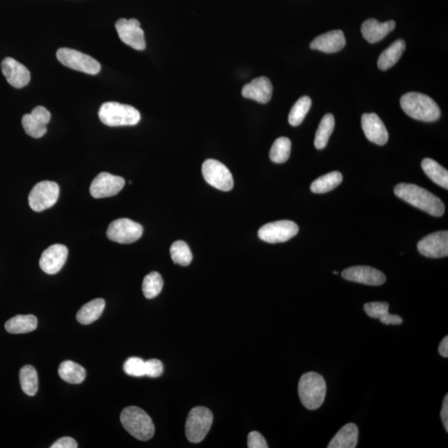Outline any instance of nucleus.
Instances as JSON below:
<instances>
[{
  "label": "nucleus",
  "mask_w": 448,
  "mask_h": 448,
  "mask_svg": "<svg viewBox=\"0 0 448 448\" xmlns=\"http://www.w3.org/2000/svg\"><path fill=\"white\" fill-rule=\"evenodd\" d=\"M164 281L161 275L157 271H152L146 276L143 281V294L147 299H153L161 293Z\"/></svg>",
  "instance_id": "nucleus-33"
},
{
  "label": "nucleus",
  "mask_w": 448,
  "mask_h": 448,
  "mask_svg": "<svg viewBox=\"0 0 448 448\" xmlns=\"http://www.w3.org/2000/svg\"><path fill=\"white\" fill-rule=\"evenodd\" d=\"M68 247L63 244H54L42 252L40 266L45 273L54 275L59 273L68 259Z\"/></svg>",
  "instance_id": "nucleus-17"
},
{
  "label": "nucleus",
  "mask_w": 448,
  "mask_h": 448,
  "mask_svg": "<svg viewBox=\"0 0 448 448\" xmlns=\"http://www.w3.org/2000/svg\"><path fill=\"white\" fill-rule=\"evenodd\" d=\"M395 26H396V23L394 20L380 23L375 18H370L362 25L361 32L367 41L370 44H375V42L384 40L389 33L394 30Z\"/></svg>",
  "instance_id": "nucleus-22"
},
{
  "label": "nucleus",
  "mask_w": 448,
  "mask_h": 448,
  "mask_svg": "<svg viewBox=\"0 0 448 448\" xmlns=\"http://www.w3.org/2000/svg\"><path fill=\"white\" fill-rule=\"evenodd\" d=\"M106 302L102 298L93 300L79 310L77 314V320L83 325H90L98 320L102 316Z\"/></svg>",
  "instance_id": "nucleus-25"
},
{
  "label": "nucleus",
  "mask_w": 448,
  "mask_h": 448,
  "mask_svg": "<svg viewBox=\"0 0 448 448\" xmlns=\"http://www.w3.org/2000/svg\"><path fill=\"white\" fill-rule=\"evenodd\" d=\"M298 394L305 408L317 410L322 407L326 396L325 379L317 372H308L300 379Z\"/></svg>",
  "instance_id": "nucleus-3"
},
{
  "label": "nucleus",
  "mask_w": 448,
  "mask_h": 448,
  "mask_svg": "<svg viewBox=\"0 0 448 448\" xmlns=\"http://www.w3.org/2000/svg\"><path fill=\"white\" fill-rule=\"evenodd\" d=\"M441 418L444 426L445 430L448 432V394H446L444 399H443L442 408L441 410Z\"/></svg>",
  "instance_id": "nucleus-42"
},
{
  "label": "nucleus",
  "mask_w": 448,
  "mask_h": 448,
  "mask_svg": "<svg viewBox=\"0 0 448 448\" xmlns=\"http://www.w3.org/2000/svg\"><path fill=\"white\" fill-rule=\"evenodd\" d=\"M438 352L441 356L447 358L448 357V336L443 338L440 343V348H438Z\"/></svg>",
  "instance_id": "nucleus-43"
},
{
  "label": "nucleus",
  "mask_w": 448,
  "mask_h": 448,
  "mask_svg": "<svg viewBox=\"0 0 448 448\" xmlns=\"http://www.w3.org/2000/svg\"><path fill=\"white\" fill-rule=\"evenodd\" d=\"M202 173L205 180L213 187L222 190V191H230L232 189V175L225 165L216 160L209 159L204 162Z\"/></svg>",
  "instance_id": "nucleus-10"
},
{
  "label": "nucleus",
  "mask_w": 448,
  "mask_h": 448,
  "mask_svg": "<svg viewBox=\"0 0 448 448\" xmlns=\"http://www.w3.org/2000/svg\"><path fill=\"white\" fill-rule=\"evenodd\" d=\"M273 88L271 81L266 77H260L252 80L244 86L242 90V96L254 100L257 102L268 103L273 97Z\"/></svg>",
  "instance_id": "nucleus-20"
},
{
  "label": "nucleus",
  "mask_w": 448,
  "mask_h": 448,
  "mask_svg": "<svg viewBox=\"0 0 448 448\" xmlns=\"http://www.w3.org/2000/svg\"><path fill=\"white\" fill-rule=\"evenodd\" d=\"M247 447L249 448H268L269 445L263 435L259 432H251L247 437Z\"/></svg>",
  "instance_id": "nucleus-39"
},
{
  "label": "nucleus",
  "mask_w": 448,
  "mask_h": 448,
  "mask_svg": "<svg viewBox=\"0 0 448 448\" xmlns=\"http://www.w3.org/2000/svg\"><path fill=\"white\" fill-rule=\"evenodd\" d=\"M335 127V118L332 114H326L324 116L319 125L316 138H314V146L318 150H323L327 146L329 139Z\"/></svg>",
  "instance_id": "nucleus-30"
},
{
  "label": "nucleus",
  "mask_w": 448,
  "mask_h": 448,
  "mask_svg": "<svg viewBox=\"0 0 448 448\" xmlns=\"http://www.w3.org/2000/svg\"><path fill=\"white\" fill-rule=\"evenodd\" d=\"M171 259L175 264L189 266L193 260L191 250L186 242L183 241L175 242L170 247Z\"/></svg>",
  "instance_id": "nucleus-35"
},
{
  "label": "nucleus",
  "mask_w": 448,
  "mask_h": 448,
  "mask_svg": "<svg viewBox=\"0 0 448 448\" xmlns=\"http://www.w3.org/2000/svg\"><path fill=\"white\" fill-rule=\"evenodd\" d=\"M98 116L105 125L112 127L136 126L141 121V113L137 109L115 102L103 103Z\"/></svg>",
  "instance_id": "nucleus-5"
},
{
  "label": "nucleus",
  "mask_w": 448,
  "mask_h": 448,
  "mask_svg": "<svg viewBox=\"0 0 448 448\" xmlns=\"http://www.w3.org/2000/svg\"><path fill=\"white\" fill-rule=\"evenodd\" d=\"M121 422L124 428L138 440L148 441L154 436L153 422L144 410L130 406L123 410Z\"/></svg>",
  "instance_id": "nucleus-4"
},
{
  "label": "nucleus",
  "mask_w": 448,
  "mask_h": 448,
  "mask_svg": "<svg viewBox=\"0 0 448 448\" xmlns=\"http://www.w3.org/2000/svg\"><path fill=\"white\" fill-rule=\"evenodd\" d=\"M146 375L151 378H158L163 375L164 366L159 360L146 361Z\"/></svg>",
  "instance_id": "nucleus-38"
},
{
  "label": "nucleus",
  "mask_w": 448,
  "mask_h": 448,
  "mask_svg": "<svg viewBox=\"0 0 448 448\" xmlns=\"http://www.w3.org/2000/svg\"><path fill=\"white\" fill-rule=\"evenodd\" d=\"M78 443L73 438L64 437L54 442V444L51 446V448H78Z\"/></svg>",
  "instance_id": "nucleus-40"
},
{
  "label": "nucleus",
  "mask_w": 448,
  "mask_h": 448,
  "mask_svg": "<svg viewBox=\"0 0 448 448\" xmlns=\"http://www.w3.org/2000/svg\"><path fill=\"white\" fill-rule=\"evenodd\" d=\"M405 49H406V44L403 40L395 41L381 54L378 60V68L382 71L392 68L401 58Z\"/></svg>",
  "instance_id": "nucleus-24"
},
{
  "label": "nucleus",
  "mask_w": 448,
  "mask_h": 448,
  "mask_svg": "<svg viewBox=\"0 0 448 448\" xmlns=\"http://www.w3.org/2000/svg\"><path fill=\"white\" fill-rule=\"evenodd\" d=\"M37 319L33 314H18L6 323V330L11 334H25L35 331Z\"/></svg>",
  "instance_id": "nucleus-26"
},
{
  "label": "nucleus",
  "mask_w": 448,
  "mask_h": 448,
  "mask_svg": "<svg viewBox=\"0 0 448 448\" xmlns=\"http://www.w3.org/2000/svg\"><path fill=\"white\" fill-rule=\"evenodd\" d=\"M59 192L58 184L52 181H42L31 190L28 195V204L33 211H45L58 202Z\"/></svg>",
  "instance_id": "nucleus-8"
},
{
  "label": "nucleus",
  "mask_w": 448,
  "mask_h": 448,
  "mask_svg": "<svg viewBox=\"0 0 448 448\" xmlns=\"http://www.w3.org/2000/svg\"><path fill=\"white\" fill-rule=\"evenodd\" d=\"M381 323L384 324V325H400V324L403 323V319L397 314H391L389 312L387 314H385L384 317H381L379 319Z\"/></svg>",
  "instance_id": "nucleus-41"
},
{
  "label": "nucleus",
  "mask_w": 448,
  "mask_h": 448,
  "mask_svg": "<svg viewBox=\"0 0 448 448\" xmlns=\"http://www.w3.org/2000/svg\"><path fill=\"white\" fill-rule=\"evenodd\" d=\"M418 252L431 259H441L448 255V232L438 231L424 237L418 242Z\"/></svg>",
  "instance_id": "nucleus-14"
},
{
  "label": "nucleus",
  "mask_w": 448,
  "mask_h": 448,
  "mask_svg": "<svg viewBox=\"0 0 448 448\" xmlns=\"http://www.w3.org/2000/svg\"><path fill=\"white\" fill-rule=\"evenodd\" d=\"M146 361L138 357L129 358L124 364L123 369L128 375L133 377H142L146 375Z\"/></svg>",
  "instance_id": "nucleus-36"
},
{
  "label": "nucleus",
  "mask_w": 448,
  "mask_h": 448,
  "mask_svg": "<svg viewBox=\"0 0 448 448\" xmlns=\"http://www.w3.org/2000/svg\"><path fill=\"white\" fill-rule=\"evenodd\" d=\"M292 150V142L287 137H280L276 140L270 151V159L276 164L288 161Z\"/></svg>",
  "instance_id": "nucleus-32"
},
{
  "label": "nucleus",
  "mask_w": 448,
  "mask_h": 448,
  "mask_svg": "<svg viewBox=\"0 0 448 448\" xmlns=\"http://www.w3.org/2000/svg\"><path fill=\"white\" fill-rule=\"evenodd\" d=\"M213 420L211 410L195 407L189 412L186 421L185 433L190 442H202L212 427Z\"/></svg>",
  "instance_id": "nucleus-6"
},
{
  "label": "nucleus",
  "mask_w": 448,
  "mask_h": 448,
  "mask_svg": "<svg viewBox=\"0 0 448 448\" xmlns=\"http://www.w3.org/2000/svg\"><path fill=\"white\" fill-rule=\"evenodd\" d=\"M116 28L124 44L138 51L146 49L145 33L141 28L140 22L136 18H121L116 23Z\"/></svg>",
  "instance_id": "nucleus-12"
},
{
  "label": "nucleus",
  "mask_w": 448,
  "mask_h": 448,
  "mask_svg": "<svg viewBox=\"0 0 448 448\" xmlns=\"http://www.w3.org/2000/svg\"><path fill=\"white\" fill-rule=\"evenodd\" d=\"M57 58L61 64L68 68L90 75L98 74L102 69L99 61L92 57L66 47L59 49L57 52Z\"/></svg>",
  "instance_id": "nucleus-7"
},
{
  "label": "nucleus",
  "mask_w": 448,
  "mask_h": 448,
  "mask_svg": "<svg viewBox=\"0 0 448 448\" xmlns=\"http://www.w3.org/2000/svg\"><path fill=\"white\" fill-rule=\"evenodd\" d=\"M297 224L290 220H281L265 224L259 231L260 240L269 244H279L292 240L297 235Z\"/></svg>",
  "instance_id": "nucleus-11"
},
{
  "label": "nucleus",
  "mask_w": 448,
  "mask_h": 448,
  "mask_svg": "<svg viewBox=\"0 0 448 448\" xmlns=\"http://www.w3.org/2000/svg\"><path fill=\"white\" fill-rule=\"evenodd\" d=\"M403 111L415 120L433 122L438 120L441 111L431 98L418 93H408L400 100Z\"/></svg>",
  "instance_id": "nucleus-2"
},
{
  "label": "nucleus",
  "mask_w": 448,
  "mask_h": 448,
  "mask_svg": "<svg viewBox=\"0 0 448 448\" xmlns=\"http://www.w3.org/2000/svg\"><path fill=\"white\" fill-rule=\"evenodd\" d=\"M394 194L405 202L413 205L432 216L441 217L445 205L436 195L428 190L413 184H399L394 188Z\"/></svg>",
  "instance_id": "nucleus-1"
},
{
  "label": "nucleus",
  "mask_w": 448,
  "mask_h": 448,
  "mask_svg": "<svg viewBox=\"0 0 448 448\" xmlns=\"http://www.w3.org/2000/svg\"><path fill=\"white\" fill-rule=\"evenodd\" d=\"M2 73L12 87L20 89L30 82L31 74L25 65L12 58L4 59L1 64Z\"/></svg>",
  "instance_id": "nucleus-18"
},
{
  "label": "nucleus",
  "mask_w": 448,
  "mask_h": 448,
  "mask_svg": "<svg viewBox=\"0 0 448 448\" xmlns=\"http://www.w3.org/2000/svg\"><path fill=\"white\" fill-rule=\"evenodd\" d=\"M389 305L387 302H370L365 305L364 309L371 318L380 319L389 313Z\"/></svg>",
  "instance_id": "nucleus-37"
},
{
  "label": "nucleus",
  "mask_w": 448,
  "mask_h": 448,
  "mask_svg": "<svg viewBox=\"0 0 448 448\" xmlns=\"http://www.w3.org/2000/svg\"><path fill=\"white\" fill-rule=\"evenodd\" d=\"M422 168L428 177L436 184L448 189V171L435 160L426 158L422 161Z\"/></svg>",
  "instance_id": "nucleus-28"
},
{
  "label": "nucleus",
  "mask_w": 448,
  "mask_h": 448,
  "mask_svg": "<svg viewBox=\"0 0 448 448\" xmlns=\"http://www.w3.org/2000/svg\"><path fill=\"white\" fill-rule=\"evenodd\" d=\"M359 429L355 423H347L329 443L328 448H355L358 443Z\"/></svg>",
  "instance_id": "nucleus-23"
},
{
  "label": "nucleus",
  "mask_w": 448,
  "mask_h": 448,
  "mask_svg": "<svg viewBox=\"0 0 448 448\" xmlns=\"http://www.w3.org/2000/svg\"><path fill=\"white\" fill-rule=\"evenodd\" d=\"M312 107V100L307 96H304L295 103L290 110L288 121L290 125L297 126L301 125Z\"/></svg>",
  "instance_id": "nucleus-34"
},
{
  "label": "nucleus",
  "mask_w": 448,
  "mask_h": 448,
  "mask_svg": "<svg viewBox=\"0 0 448 448\" xmlns=\"http://www.w3.org/2000/svg\"><path fill=\"white\" fill-rule=\"evenodd\" d=\"M143 235L140 223L129 218H119L110 223L107 236L109 240L122 244H129L139 240Z\"/></svg>",
  "instance_id": "nucleus-9"
},
{
  "label": "nucleus",
  "mask_w": 448,
  "mask_h": 448,
  "mask_svg": "<svg viewBox=\"0 0 448 448\" xmlns=\"http://www.w3.org/2000/svg\"><path fill=\"white\" fill-rule=\"evenodd\" d=\"M59 375L65 382L71 384H82L86 378V370L73 361L66 360L59 366Z\"/></svg>",
  "instance_id": "nucleus-27"
},
{
  "label": "nucleus",
  "mask_w": 448,
  "mask_h": 448,
  "mask_svg": "<svg viewBox=\"0 0 448 448\" xmlns=\"http://www.w3.org/2000/svg\"><path fill=\"white\" fill-rule=\"evenodd\" d=\"M362 128L368 140L376 145L384 146L389 140V133L377 114H364L361 118Z\"/></svg>",
  "instance_id": "nucleus-19"
},
{
  "label": "nucleus",
  "mask_w": 448,
  "mask_h": 448,
  "mask_svg": "<svg viewBox=\"0 0 448 448\" xmlns=\"http://www.w3.org/2000/svg\"><path fill=\"white\" fill-rule=\"evenodd\" d=\"M343 180V176L338 171L329 173L314 180L311 185V190L314 194H325L331 191L339 186Z\"/></svg>",
  "instance_id": "nucleus-29"
},
{
  "label": "nucleus",
  "mask_w": 448,
  "mask_h": 448,
  "mask_svg": "<svg viewBox=\"0 0 448 448\" xmlns=\"http://www.w3.org/2000/svg\"><path fill=\"white\" fill-rule=\"evenodd\" d=\"M333 273H334V274H335V275H337V274H338V271H333Z\"/></svg>",
  "instance_id": "nucleus-44"
},
{
  "label": "nucleus",
  "mask_w": 448,
  "mask_h": 448,
  "mask_svg": "<svg viewBox=\"0 0 448 448\" xmlns=\"http://www.w3.org/2000/svg\"><path fill=\"white\" fill-rule=\"evenodd\" d=\"M346 45L344 33L341 30H333L318 36L311 44V49L333 54L344 49Z\"/></svg>",
  "instance_id": "nucleus-21"
},
{
  "label": "nucleus",
  "mask_w": 448,
  "mask_h": 448,
  "mask_svg": "<svg viewBox=\"0 0 448 448\" xmlns=\"http://www.w3.org/2000/svg\"><path fill=\"white\" fill-rule=\"evenodd\" d=\"M20 379L21 388L28 396H35L39 389V379L35 367L23 366L20 370Z\"/></svg>",
  "instance_id": "nucleus-31"
},
{
  "label": "nucleus",
  "mask_w": 448,
  "mask_h": 448,
  "mask_svg": "<svg viewBox=\"0 0 448 448\" xmlns=\"http://www.w3.org/2000/svg\"><path fill=\"white\" fill-rule=\"evenodd\" d=\"M51 120V113L45 107L39 106L30 114H25L22 118V126L26 134L33 138H41L46 134L47 125Z\"/></svg>",
  "instance_id": "nucleus-15"
},
{
  "label": "nucleus",
  "mask_w": 448,
  "mask_h": 448,
  "mask_svg": "<svg viewBox=\"0 0 448 448\" xmlns=\"http://www.w3.org/2000/svg\"><path fill=\"white\" fill-rule=\"evenodd\" d=\"M343 278L350 282L369 285H381L386 282V276L377 269L368 266H355L342 271Z\"/></svg>",
  "instance_id": "nucleus-16"
},
{
  "label": "nucleus",
  "mask_w": 448,
  "mask_h": 448,
  "mask_svg": "<svg viewBox=\"0 0 448 448\" xmlns=\"http://www.w3.org/2000/svg\"><path fill=\"white\" fill-rule=\"evenodd\" d=\"M125 179L107 172L99 174L90 186V195L95 199L115 196L125 186Z\"/></svg>",
  "instance_id": "nucleus-13"
}]
</instances>
